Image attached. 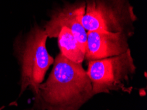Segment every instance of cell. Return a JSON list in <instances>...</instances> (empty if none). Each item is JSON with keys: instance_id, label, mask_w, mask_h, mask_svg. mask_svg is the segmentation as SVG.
<instances>
[{"instance_id": "3", "label": "cell", "mask_w": 147, "mask_h": 110, "mask_svg": "<svg viewBox=\"0 0 147 110\" xmlns=\"http://www.w3.org/2000/svg\"><path fill=\"white\" fill-rule=\"evenodd\" d=\"M137 20L129 0H85L82 24L86 32L123 33L131 38Z\"/></svg>"}, {"instance_id": "2", "label": "cell", "mask_w": 147, "mask_h": 110, "mask_svg": "<svg viewBox=\"0 0 147 110\" xmlns=\"http://www.w3.org/2000/svg\"><path fill=\"white\" fill-rule=\"evenodd\" d=\"M48 35L44 28L35 25L24 36L15 40L13 49L21 67L20 96L29 88L36 96L54 59L46 48Z\"/></svg>"}, {"instance_id": "1", "label": "cell", "mask_w": 147, "mask_h": 110, "mask_svg": "<svg viewBox=\"0 0 147 110\" xmlns=\"http://www.w3.org/2000/svg\"><path fill=\"white\" fill-rule=\"evenodd\" d=\"M46 82L40 85L33 107L41 110H79L94 95L82 63L59 53Z\"/></svg>"}, {"instance_id": "6", "label": "cell", "mask_w": 147, "mask_h": 110, "mask_svg": "<svg viewBox=\"0 0 147 110\" xmlns=\"http://www.w3.org/2000/svg\"><path fill=\"white\" fill-rule=\"evenodd\" d=\"M129 38L123 33L88 31L84 60L88 62L122 54L130 49Z\"/></svg>"}, {"instance_id": "8", "label": "cell", "mask_w": 147, "mask_h": 110, "mask_svg": "<svg viewBox=\"0 0 147 110\" xmlns=\"http://www.w3.org/2000/svg\"><path fill=\"white\" fill-rule=\"evenodd\" d=\"M26 110H41V109H36V108H34V107H32V108L30 109H26Z\"/></svg>"}, {"instance_id": "4", "label": "cell", "mask_w": 147, "mask_h": 110, "mask_svg": "<svg viewBox=\"0 0 147 110\" xmlns=\"http://www.w3.org/2000/svg\"><path fill=\"white\" fill-rule=\"evenodd\" d=\"M86 73L94 95L121 91L130 93L129 86L136 73V65L130 49L122 54L88 61Z\"/></svg>"}, {"instance_id": "5", "label": "cell", "mask_w": 147, "mask_h": 110, "mask_svg": "<svg viewBox=\"0 0 147 110\" xmlns=\"http://www.w3.org/2000/svg\"><path fill=\"white\" fill-rule=\"evenodd\" d=\"M85 11V1L65 3L63 7L54 10L50 19L46 22L44 29L48 37L57 38L62 28H68L74 36L85 53L87 32L82 24Z\"/></svg>"}, {"instance_id": "7", "label": "cell", "mask_w": 147, "mask_h": 110, "mask_svg": "<svg viewBox=\"0 0 147 110\" xmlns=\"http://www.w3.org/2000/svg\"><path fill=\"white\" fill-rule=\"evenodd\" d=\"M57 38L59 53L73 62L82 63L84 61V52L72 32L63 27L60 30Z\"/></svg>"}]
</instances>
